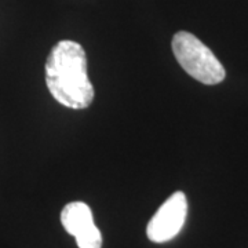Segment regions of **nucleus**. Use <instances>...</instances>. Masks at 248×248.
Wrapping results in <instances>:
<instances>
[{
	"instance_id": "1",
	"label": "nucleus",
	"mask_w": 248,
	"mask_h": 248,
	"mask_svg": "<svg viewBox=\"0 0 248 248\" xmlns=\"http://www.w3.org/2000/svg\"><path fill=\"white\" fill-rule=\"evenodd\" d=\"M46 84L61 105L86 109L94 99V87L89 79L87 57L78 42L61 40L54 46L46 62Z\"/></svg>"
},
{
	"instance_id": "4",
	"label": "nucleus",
	"mask_w": 248,
	"mask_h": 248,
	"mask_svg": "<svg viewBox=\"0 0 248 248\" xmlns=\"http://www.w3.org/2000/svg\"><path fill=\"white\" fill-rule=\"evenodd\" d=\"M61 223L65 231L72 234L79 248H101L102 234L94 223L93 211L83 202H72L63 207Z\"/></svg>"
},
{
	"instance_id": "2",
	"label": "nucleus",
	"mask_w": 248,
	"mask_h": 248,
	"mask_svg": "<svg viewBox=\"0 0 248 248\" xmlns=\"http://www.w3.org/2000/svg\"><path fill=\"white\" fill-rule=\"evenodd\" d=\"M171 46L178 63L189 76L208 86L223 81L226 76L223 65L195 35L181 31L174 35Z\"/></svg>"
},
{
	"instance_id": "3",
	"label": "nucleus",
	"mask_w": 248,
	"mask_h": 248,
	"mask_svg": "<svg viewBox=\"0 0 248 248\" xmlns=\"http://www.w3.org/2000/svg\"><path fill=\"white\" fill-rule=\"evenodd\" d=\"M187 215V200L184 192H175L160 205L146 226L148 239L153 243H167L184 228Z\"/></svg>"
}]
</instances>
